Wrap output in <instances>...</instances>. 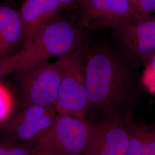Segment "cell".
Segmentation results:
<instances>
[{"mask_svg":"<svg viewBox=\"0 0 155 155\" xmlns=\"http://www.w3.org/2000/svg\"><path fill=\"white\" fill-rule=\"evenodd\" d=\"M87 114L102 116L125 109L133 99L135 79L120 55L109 46L88 48L86 63Z\"/></svg>","mask_w":155,"mask_h":155,"instance_id":"obj_1","label":"cell"},{"mask_svg":"<svg viewBox=\"0 0 155 155\" xmlns=\"http://www.w3.org/2000/svg\"><path fill=\"white\" fill-rule=\"evenodd\" d=\"M83 29L56 17L28 45L9 58L13 71L22 72L54 57H60L83 45Z\"/></svg>","mask_w":155,"mask_h":155,"instance_id":"obj_2","label":"cell"},{"mask_svg":"<svg viewBox=\"0 0 155 155\" xmlns=\"http://www.w3.org/2000/svg\"><path fill=\"white\" fill-rule=\"evenodd\" d=\"M94 123L58 114L51 127L29 142V150L52 155H90Z\"/></svg>","mask_w":155,"mask_h":155,"instance_id":"obj_3","label":"cell"},{"mask_svg":"<svg viewBox=\"0 0 155 155\" xmlns=\"http://www.w3.org/2000/svg\"><path fill=\"white\" fill-rule=\"evenodd\" d=\"M88 47L84 45L62 56L63 70L58 98V114L86 118L88 110L86 63Z\"/></svg>","mask_w":155,"mask_h":155,"instance_id":"obj_4","label":"cell"},{"mask_svg":"<svg viewBox=\"0 0 155 155\" xmlns=\"http://www.w3.org/2000/svg\"><path fill=\"white\" fill-rule=\"evenodd\" d=\"M62 70L61 56L55 61H45L20 72L19 86L23 107L33 105L54 106L61 85Z\"/></svg>","mask_w":155,"mask_h":155,"instance_id":"obj_5","label":"cell"},{"mask_svg":"<svg viewBox=\"0 0 155 155\" xmlns=\"http://www.w3.org/2000/svg\"><path fill=\"white\" fill-rule=\"evenodd\" d=\"M140 18L129 0H81L78 24L83 29L112 30Z\"/></svg>","mask_w":155,"mask_h":155,"instance_id":"obj_6","label":"cell"},{"mask_svg":"<svg viewBox=\"0 0 155 155\" xmlns=\"http://www.w3.org/2000/svg\"><path fill=\"white\" fill-rule=\"evenodd\" d=\"M112 30L130 59L145 66L155 52V15L140 18Z\"/></svg>","mask_w":155,"mask_h":155,"instance_id":"obj_7","label":"cell"},{"mask_svg":"<svg viewBox=\"0 0 155 155\" xmlns=\"http://www.w3.org/2000/svg\"><path fill=\"white\" fill-rule=\"evenodd\" d=\"M130 120L126 111L102 117L94 124L90 155H127Z\"/></svg>","mask_w":155,"mask_h":155,"instance_id":"obj_8","label":"cell"},{"mask_svg":"<svg viewBox=\"0 0 155 155\" xmlns=\"http://www.w3.org/2000/svg\"><path fill=\"white\" fill-rule=\"evenodd\" d=\"M57 115L52 106L33 105L24 107L12 120L9 127V137L29 143L51 127Z\"/></svg>","mask_w":155,"mask_h":155,"instance_id":"obj_9","label":"cell"},{"mask_svg":"<svg viewBox=\"0 0 155 155\" xmlns=\"http://www.w3.org/2000/svg\"><path fill=\"white\" fill-rule=\"evenodd\" d=\"M65 7L57 0H24L18 11L24 32V44L28 45Z\"/></svg>","mask_w":155,"mask_h":155,"instance_id":"obj_10","label":"cell"},{"mask_svg":"<svg viewBox=\"0 0 155 155\" xmlns=\"http://www.w3.org/2000/svg\"><path fill=\"white\" fill-rule=\"evenodd\" d=\"M24 32L19 12L0 4V59L10 58L22 48Z\"/></svg>","mask_w":155,"mask_h":155,"instance_id":"obj_11","label":"cell"},{"mask_svg":"<svg viewBox=\"0 0 155 155\" xmlns=\"http://www.w3.org/2000/svg\"><path fill=\"white\" fill-rule=\"evenodd\" d=\"M127 155H155V129L129 123Z\"/></svg>","mask_w":155,"mask_h":155,"instance_id":"obj_12","label":"cell"},{"mask_svg":"<svg viewBox=\"0 0 155 155\" xmlns=\"http://www.w3.org/2000/svg\"><path fill=\"white\" fill-rule=\"evenodd\" d=\"M13 101L9 89L0 84V122H4L11 115Z\"/></svg>","mask_w":155,"mask_h":155,"instance_id":"obj_13","label":"cell"},{"mask_svg":"<svg viewBox=\"0 0 155 155\" xmlns=\"http://www.w3.org/2000/svg\"><path fill=\"white\" fill-rule=\"evenodd\" d=\"M134 10L141 17L155 14V0H129Z\"/></svg>","mask_w":155,"mask_h":155,"instance_id":"obj_14","label":"cell"},{"mask_svg":"<svg viewBox=\"0 0 155 155\" xmlns=\"http://www.w3.org/2000/svg\"><path fill=\"white\" fill-rule=\"evenodd\" d=\"M141 82L144 87L150 94L155 95V69L148 67H144Z\"/></svg>","mask_w":155,"mask_h":155,"instance_id":"obj_15","label":"cell"},{"mask_svg":"<svg viewBox=\"0 0 155 155\" xmlns=\"http://www.w3.org/2000/svg\"><path fill=\"white\" fill-rule=\"evenodd\" d=\"M0 155H32L30 150L18 145L0 144Z\"/></svg>","mask_w":155,"mask_h":155,"instance_id":"obj_16","label":"cell"},{"mask_svg":"<svg viewBox=\"0 0 155 155\" xmlns=\"http://www.w3.org/2000/svg\"><path fill=\"white\" fill-rule=\"evenodd\" d=\"M12 71H13V70L9 58L0 59V79Z\"/></svg>","mask_w":155,"mask_h":155,"instance_id":"obj_17","label":"cell"},{"mask_svg":"<svg viewBox=\"0 0 155 155\" xmlns=\"http://www.w3.org/2000/svg\"><path fill=\"white\" fill-rule=\"evenodd\" d=\"M146 66L155 69V53L153 54V55L152 56V57L150 58L148 63L144 67Z\"/></svg>","mask_w":155,"mask_h":155,"instance_id":"obj_18","label":"cell"},{"mask_svg":"<svg viewBox=\"0 0 155 155\" xmlns=\"http://www.w3.org/2000/svg\"><path fill=\"white\" fill-rule=\"evenodd\" d=\"M59 2H61L63 5L66 6L68 4H71L72 3H74L78 1H81V0H57Z\"/></svg>","mask_w":155,"mask_h":155,"instance_id":"obj_19","label":"cell"},{"mask_svg":"<svg viewBox=\"0 0 155 155\" xmlns=\"http://www.w3.org/2000/svg\"><path fill=\"white\" fill-rule=\"evenodd\" d=\"M30 150V151L31 152L32 155H52L49 153H47L45 152H39V151H36V150Z\"/></svg>","mask_w":155,"mask_h":155,"instance_id":"obj_20","label":"cell"},{"mask_svg":"<svg viewBox=\"0 0 155 155\" xmlns=\"http://www.w3.org/2000/svg\"><path fill=\"white\" fill-rule=\"evenodd\" d=\"M2 1H4L5 2H13L14 0H2Z\"/></svg>","mask_w":155,"mask_h":155,"instance_id":"obj_21","label":"cell"}]
</instances>
